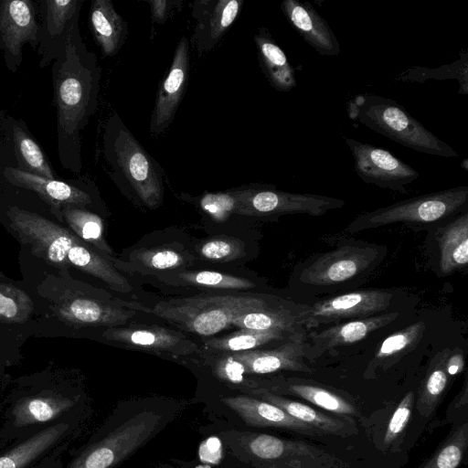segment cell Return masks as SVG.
<instances>
[{"label": "cell", "instance_id": "6da1fadb", "mask_svg": "<svg viewBox=\"0 0 468 468\" xmlns=\"http://www.w3.org/2000/svg\"><path fill=\"white\" fill-rule=\"evenodd\" d=\"M189 402L151 396L119 401L64 468H117L176 420Z\"/></svg>", "mask_w": 468, "mask_h": 468}, {"label": "cell", "instance_id": "7a4b0ae2", "mask_svg": "<svg viewBox=\"0 0 468 468\" xmlns=\"http://www.w3.org/2000/svg\"><path fill=\"white\" fill-rule=\"evenodd\" d=\"M51 71L58 159L64 169L79 174L80 133L96 111L101 80L97 58L82 41L79 26Z\"/></svg>", "mask_w": 468, "mask_h": 468}, {"label": "cell", "instance_id": "3957f363", "mask_svg": "<svg viewBox=\"0 0 468 468\" xmlns=\"http://www.w3.org/2000/svg\"><path fill=\"white\" fill-rule=\"evenodd\" d=\"M230 468H347L344 460L302 441L212 424Z\"/></svg>", "mask_w": 468, "mask_h": 468}, {"label": "cell", "instance_id": "277c9868", "mask_svg": "<svg viewBox=\"0 0 468 468\" xmlns=\"http://www.w3.org/2000/svg\"><path fill=\"white\" fill-rule=\"evenodd\" d=\"M91 408L80 389L41 387L15 392L0 404V441L12 443L59 423L85 421Z\"/></svg>", "mask_w": 468, "mask_h": 468}, {"label": "cell", "instance_id": "5b68a950", "mask_svg": "<svg viewBox=\"0 0 468 468\" xmlns=\"http://www.w3.org/2000/svg\"><path fill=\"white\" fill-rule=\"evenodd\" d=\"M7 217L19 238L49 261L74 266L99 279L109 271L108 260L68 229L16 206L8 208Z\"/></svg>", "mask_w": 468, "mask_h": 468}, {"label": "cell", "instance_id": "8992f818", "mask_svg": "<svg viewBox=\"0 0 468 468\" xmlns=\"http://www.w3.org/2000/svg\"><path fill=\"white\" fill-rule=\"evenodd\" d=\"M347 115L396 143L414 151L441 157L459 154L441 141L398 101L372 93H360L347 102Z\"/></svg>", "mask_w": 468, "mask_h": 468}, {"label": "cell", "instance_id": "52a82bcc", "mask_svg": "<svg viewBox=\"0 0 468 468\" xmlns=\"http://www.w3.org/2000/svg\"><path fill=\"white\" fill-rule=\"evenodd\" d=\"M268 304L257 294H200L161 301L147 312L183 331L210 336L229 328L241 314Z\"/></svg>", "mask_w": 468, "mask_h": 468}, {"label": "cell", "instance_id": "ba28073f", "mask_svg": "<svg viewBox=\"0 0 468 468\" xmlns=\"http://www.w3.org/2000/svg\"><path fill=\"white\" fill-rule=\"evenodd\" d=\"M224 386L228 391L213 392L202 398L204 411L214 424L240 430L275 428L307 436L323 435L282 409Z\"/></svg>", "mask_w": 468, "mask_h": 468}, {"label": "cell", "instance_id": "9c48e42d", "mask_svg": "<svg viewBox=\"0 0 468 468\" xmlns=\"http://www.w3.org/2000/svg\"><path fill=\"white\" fill-rule=\"evenodd\" d=\"M104 142L105 156L112 169L121 173L145 206L158 207L163 184L156 164L117 114L108 122Z\"/></svg>", "mask_w": 468, "mask_h": 468}, {"label": "cell", "instance_id": "30bf717a", "mask_svg": "<svg viewBox=\"0 0 468 468\" xmlns=\"http://www.w3.org/2000/svg\"><path fill=\"white\" fill-rule=\"evenodd\" d=\"M468 205V186H460L410 197L357 216L346 230L355 233L395 223H433Z\"/></svg>", "mask_w": 468, "mask_h": 468}, {"label": "cell", "instance_id": "8fae6325", "mask_svg": "<svg viewBox=\"0 0 468 468\" xmlns=\"http://www.w3.org/2000/svg\"><path fill=\"white\" fill-rule=\"evenodd\" d=\"M384 253L382 248L375 244H342L310 261L299 272V281L314 289L343 284L372 270Z\"/></svg>", "mask_w": 468, "mask_h": 468}, {"label": "cell", "instance_id": "7c38bea8", "mask_svg": "<svg viewBox=\"0 0 468 468\" xmlns=\"http://www.w3.org/2000/svg\"><path fill=\"white\" fill-rule=\"evenodd\" d=\"M84 423L56 424L12 442L0 452V468H64L63 456Z\"/></svg>", "mask_w": 468, "mask_h": 468}, {"label": "cell", "instance_id": "4fadbf2b", "mask_svg": "<svg viewBox=\"0 0 468 468\" xmlns=\"http://www.w3.org/2000/svg\"><path fill=\"white\" fill-rule=\"evenodd\" d=\"M346 202L327 196L292 193L273 186L253 185L242 188L241 215L279 217L306 214L320 217L330 210L343 207Z\"/></svg>", "mask_w": 468, "mask_h": 468}, {"label": "cell", "instance_id": "5bb4252c", "mask_svg": "<svg viewBox=\"0 0 468 468\" xmlns=\"http://www.w3.org/2000/svg\"><path fill=\"white\" fill-rule=\"evenodd\" d=\"M393 293L384 290H360L324 298L299 313L302 324L308 327L361 319L386 311Z\"/></svg>", "mask_w": 468, "mask_h": 468}, {"label": "cell", "instance_id": "9a60e30c", "mask_svg": "<svg viewBox=\"0 0 468 468\" xmlns=\"http://www.w3.org/2000/svg\"><path fill=\"white\" fill-rule=\"evenodd\" d=\"M354 158L355 171L366 183L402 191L420 174L390 152L373 144L343 137Z\"/></svg>", "mask_w": 468, "mask_h": 468}, {"label": "cell", "instance_id": "2e32d148", "mask_svg": "<svg viewBox=\"0 0 468 468\" xmlns=\"http://www.w3.org/2000/svg\"><path fill=\"white\" fill-rule=\"evenodd\" d=\"M25 44L34 49L38 46L37 1L0 0V52L13 73L21 65Z\"/></svg>", "mask_w": 468, "mask_h": 468}, {"label": "cell", "instance_id": "e0dca14e", "mask_svg": "<svg viewBox=\"0 0 468 468\" xmlns=\"http://www.w3.org/2000/svg\"><path fill=\"white\" fill-rule=\"evenodd\" d=\"M82 0H38L39 66L47 67L62 56L73 30L79 26Z\"/></svg>", "mask_w": 468, "mask_h": 468}, {"label": "cell", "instance_id": "ac0fdd59", "mask_svg": "<svg viewBox=\"0 0 468 468\" xmlns=\"http://www.w3.org/2000/svg\"><path fill=\"white\" fill-rule=\"evenodd\" d=\"M103 337L129 348L140 349L169 356L173 358L187 357L200 354L198 346L185 334L154 324H131L109 327Z\"/></svg>", "mask_w": 468, "mask_h": 468}, {"label": "cell", "instance_id": "d6986e66", "mask_svg": "<svg viewBox=\"0 0 468 468\" xmlns=\"http://www.w3.org/2000/svg\"><path fill=\"white\" fill-rule=\"evenodd\" d=\"M188 72L189 44L183 37L176 46L170 69L157 92L150 122L152 134H161L173 121L187 84Z\"/></svg>", "mask_w": 468, "mask_h": 468}, {"label": "cell", "instance_id": "ffe728a7", "mask_svg": "<svg viewBox=\"0 0 468 468\" xmlns=\"http://www.w3.org/2000/svg\"><path fill=\"white\" fill-rule=\"evenodd\" d=\"M305 339L302 333L291 334L272 349H253L233 355L245 366L247 376L267 375L281 370L312 372L303 362Z\"/></svg>", "mask_w": 468, "mask_h": 468}, {"label": "cell", "instance_id": "44dd1931", "mask_svg": "<svg viewBox=\"0 0 468 468\" xmlns=\"http://www.w3.org/2000/svg\"><path fill=\"white\" fill-rule=\"evenodd\" d=\"M242 0H202L193 4V45L198 55L215 47L237 18Z\"/></svg>", "mask_w": 468, "mask_h": 468}, {"label": "cell", "instance_id": "7402d4cb", "mask_svg": "<svg viewBox=\"0 0 468 468\" xmlns=\"http://www.w3.org/2000/svg\"><path fill=\"white\" fill-rule=\"evenodd\" d=\"M281 9L290 25L318 54L335 56L340 52L336 36L311 3L283 0Z\"/></svg>", "mask_w": 468, "mask_h": 468}, {"label": "cell", "instance_id": "603a6c76", "mask_svg": "<svg viewBox=\"0 0 468 468\" xmlns=\"http://www.w3.org/2000/svg\"><path fill=\"white\" fill-rule=\"evenodd\" d=\"M3 176L9 184L37 194L58 209L65 206L84 207L91 203L90 195L71 183L42 177L13 166L4 168Z\"/></svg>", "mask_w": 468, "mask_h": 468}, {"label": "cell", "instance_id": "cb8c5ba5", "mask_svg": "<svg viewBox=\"0 0 468 468\" xmlns=\"http://www.w3.org/2000/svg\"><path fill=\"white\" fill-rule=\"evenodd\" d=\"M241 393L256 397L282 409L292 418L313 427L322 434L346 436L355 433L350 422L323 413L304 403L292 400L282 395L271 393L260 388L248 389Z\"/></svg>", "mask_w": 468, "mask_h": 468}, {"label": "cell", "instance_id": "d4e9b609", "mask_svg": "<svg viewBox=\"0 0 468 468\" xmlns=\"http://www.w3.org/2000/svg\"><path fill=\"white\" fill-rule=\"evenodd\" d=\"M397 312L349 320L336 324L319 332H312L311 342L317 350L324 351L341 346L354 344L366 338L369 334L384 327L399 317Z\"/></svg>", "mask_w": 468, "mask_h": 468}, {"label": "cell", "instance_id": "484cf974", "mask_svg": "<svg viewBox=\"0 0 468 468\" xmlns=\"http://www.w3.org/2000/svg\"><path fill=\"white\" fill-rule=\"evenodd\" d=\"M260 67L272 88L287 92L297 86L295 71L284 51L265 27L254 36Z\"/></svg>", "mask_w": 468, "mask_h": 468}, {"label": "cell", "instance_id": "4316f807", "mask_svg": "<svg viewBox=\"0 0 468 468\" xmlns=\"http://www.w3.org/2000/svg\"><path fill=\"white\" fill-rule=\"evenodd\" d=\"M90 26L104 56L114 55L127 36L125 22L109 0H94L91 3Z\"/></svg>", "mask_w": 468, "mask_h": 468}, {"label": "cell", "instance_id": "83f0119b", "mask_svg": "<svg viewBox=\"0 0 468 468\" xmlns=\"http://www.w3.org/2000/svg\"><path fill=\"white\" fill-rule=\"evenodd\" d=\"M440 269L451 274L468 263V213L465 211L445 226L439 238Z\"/></svg>", "mask_w": 468, "mask_h": 468}, {"label": "cell", "instance_id": "f1b7e54d", "mask_svg": "<svg viewBox=\"0 0 468 468\" xmlns=\"http://www.w3.org/2000/svg\"><path fill=\"white\" fill-rule=\"evenodd\" d=\"M11 129L16 160V168L42 177L56 178L45 153L28 133L25 123L14 120Z\"/></svg>", "mask_w": 468, "mask_h": 468}, {"label": "cell", "instance_id": "f546056e", "mask_svg": "<svg viewBox=\"0 0 468 468\" xmlns=\"http://www.w3.org/2000/svg\"><path fill=\"white\" fill-rule=\"evenodd\" d=\"M59 211L78 238L113 263V251L104 239L103 222L98 215L73 206L62 207Z\"/></svg>", "mask_w": 468, "mask_h": 468}, {"label": "cell", "instance_id": "4dcf8cb0", "mask_svg": "<svg viewBox=\"0 0 468 468\" xmlns=\"http://www.w3.org/2000/svg\"><path fill=\"white\" fill-rule=\"evenodd\" d=\"M290 335L275 330L258 331L240 328L229 335L209 338L204 342L202 347L207 355L242 352L258 349L268 343L287 338Z\"/></svg>", "mask_w": 468, "mask_h": 468}, {"label": "cell", "instance_id": "1f68e13d", "mask_svg": "<svg viewBox=\"0 0 468 468\" xmlns=\"http://www.w3.org/2000/svg\"><path fill=\"white\" fill-rule=\"evenodd\" d=\"M300 323L299 314L292 315L290 311L270 303L241 314L232 320L231 325L250 330H275L292 334L294 333L295 324Z\"/></svg>", "mask_w": 468, "mask_h": 468}, {"label": "cell", "instance_id": "d6a6232c", "mask_svg": "<svg viewBox=\"0 0 468 468\" xmlns=\"http://www.w3.org/2000/svg\"><path fill=\"white\" fill-rule=\"evenodd\" d=\"M450 351V348H444L433 357L420 385L417 409L422 417H429L434 411L447 388L450 378L445 363Z\"/></svg>", "mask_w": 468, "mask_h": 468}, {"label": "cell", "instance_id": "836d02e7", "mask_svg": "<svg viewBox=\"0 0 468 468\" xmlns=\"http://www.w3.org/2000/svg\"><path fill=\"white\" fill-rule=\"evenodd\" d=\"M284 392L300 397L322 409L340 415H357V410L347 400L324 388L303 383L281 382L275 380L271 393Z\"/></svg>", "mask_w": 468, "mask_h": 468}, {"label": "cell", "instance_id": "e575fe53", "mask_svg": "<svg viewBox=\"0 0 468 468\" xmlns=\"http://www.w3.org/2000/svg\"><path fill=\"white\" fill-rule=\"evenodd\" d=\"M396 80L408 82H424L429 80H456L459 83L458 93L468 94V56L467 51L463 50L460 58L449 65L439 68H428L415 66L399 73Z\"/></svg>", "mask_w": 468, "mask_h": 468}, {"label": "cell", "instance_id": "d590c367", "mask_svg": "<svg viewBox=\"0 0 468 468\" xmlns=\"http://www.w3.org/2000/svg\"><path fill=\"white\" fill-rule=\"evenodd\" d=\"M166 282L200 289L249 290L255 287V283L250 280L213 271H178Z\"/></svg>", "mask_w": 468, "mask_h": 468}, {"label": "cell", "instance_id": "8d00e7d4", "mask_svg": "<svg viewBox=\"0 0 468 468\" xmlns=\"http://www.w3.org/2000/svg\"><path fill=\"white\" fill-rule=\"evenodd\" d=\"M468 446V423L458 426L419 468H458Z\"/></svg>", "mask_w": 468, "mask_h": 468}, {"label": "cell", "instance_id": "74e56055", "mask_svg": "<svg viewBox=\"0 0 468 468\" xmlns=\"http://www.w3.org/2000/svg\"><path fill=\"white\" fill-rule=\"evenodd\" d=\"M187 259L169 247L140 249L130 256L127 265L136 271H163L182 267Z\"/></svg>", "mask_w": 468, "mask_h": 468}, {"label": "cell", "instance_id": "f35d334b", "mask_svg": "<svg viewBox=\"0 0 468 468\" xmlns=\"http://www.w3.org/2000/svg\"><path fill=\"white\" fill-rule=\"evenodd\" d=\"M207 358L212 375L222 384L236 390L250 386V377L247 376L245 366L233 353L211 354Z\"/></svg>", "mask_w": 468, "mask_h": 468}, {"label": "cell", "instance_id": "ab89813d", "mask_svg": "<svg viewBox=\"0 0 468 468\" xmlns=\"http://www.w3.org/2000/svg\"><path fill=\"white\" fill-rule=\"evenodd\" d=\"M199 206L216 221H225L232 214L241 215L242 189L207 193L199 198Z\"/></svg>", "mask_w": 468, "mask_h": 468}, {"label": "cell", "instance_id": "60d3db41", "mask_svg": "<svg viewBox=\"0 0 468 468\" xmlns=\"http://www.w3.org/2000/svg\"><path fill=\"white\" fill-rule=\"evenodd\" d=\"M424 330L423 322H417L388 335L380 345L375 359L380 361L401 355L420 339Z\"/></svg>", "mask_w": 468, "mask_h": 468}, {"label": "cell", "instance_id": "b9f144b4", "mask_svg": "<svg viewBox=\"0 0 468 468\" xmlns=\"http://www.w3.org/2000/svg\"><path fill=\"white\" fill-rule=\"evenodd\" d=\"M198 252L202 258L210 261H229L240 258L244 250L239 239L217 237L203 242Z\"/></svg>", "mask_w": 468, "mask_h": 468}, {"label": "cell", "instance_id": "7bdbcfd3", "mask_svg": "<svg viewBox=\"0 0 468 468\" xmlns=\"http://www.w3.org/2000/svg\"><path fill=\"white\" fill-rule=\"evenodd\" d=\"M414 404L413 391L408 392L393 412L386 429L384 445H390L404 431Z\"/></svg>", "mask_w": 468, "mask_h": 468}, {"label": "cell", "instance_id": "ee69618b", "mask_svg": "<svg viewBox=\"0 0 468 468\" xmlns=\"http://www.w3.org/2000/svg\"><path fill=\"white\" fill-rule=\"evenodd\" d=\"M446 372L449 378L456 377L464 368V355L463 352L456 348L454 351H450L445 363Z\"/></svg>", "mask_w": 468, "mask_h": 468}, {"label": "cell", "instance_id": "f6af8a7d", "mask_svg": "<svg viewBox=\"0 0 468 468\" xmlns=\"http://www.w3.org/2000/svg\"><path fill=\"white\" fill-rule=\"evenodd\" d=\"M148 3L151 6L154 20L157 23L165 22L169 14L172 2L166 0H152L148 1Z\"/></svg>", "mask_w": 468, "mask_h": 468}, {"label": "cell", "instance_id": "bcb514c9", "mask_svg": "<svg viewBox=\"0 0 468 468\" xmlns=\"http://www.w3.org/2000/svg\"><path fill=\"white\" fill-rule=\"evenodd\" d=\"M16 314L17 306L16 302L8 295L0 292V316L11 319L16 317Z\"/></svg>", "mask_w": 468, "mask_h": 468}, {"label": "cell", "instance_id": "7dc6e473", "mask_svg": "<svg viewBox=\"0 0 468 468\" xmlns=\"http://www.w3.org/2000/svg\"><path fill=\"white\" fill-rule=\"evenodd\" d=\"M156 468H195V465L192 463L185 461H173L161 463Z\"/></svg>", "mask_w": 468, "mask_h": 468}, {"label": "cell", "instance_id": "c3c4849f", "mask_svg": "<svg viewBox=\"0 0 468 468\" xmlns=\"http://www.w3.org/2000/svg\"><path fill=\"white\" fill-rule=\"evenodd\" d=\"M9 444L11 443H8V442H5V441H0V452L5 450Z\"/></svg>", "mask_w": 468, "mask_h": 468}]
</instances>
